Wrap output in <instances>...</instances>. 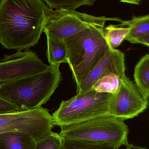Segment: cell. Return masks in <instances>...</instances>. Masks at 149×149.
I'll list each match as a JSON object with an SVG mask.
<instances>
[{"instance_id": "1", "label": "cell", "mask_w": 149, "mask_h": 149, "mask_svg": "<svg viewBox=\"0 0 149 149\" xmlns=\"http://www.w3.org/2000/svg\"><path fill=\"white\" fill-rule=\"evenodd\" d=\"M49 10L43 0H0V43L17 51L35 46Z\"/></svg>"}, {"instance_id": "2", "label": "cell", "mask_w": 149, "mask_h": 149, "mask_svg": "<svg viewBox=\"0 0 149 149\" xmlns=\"http://www.w3.org/2000/svg\"><path fill=\"white\" fill-rule=\"evenodd\" d=\"M63 80L59 66L50 65L45 70L0 85V97L18 111L41 107L48 102Z\"/></svg>"}, {"instance_id": "3", "label": "cell", "mask_w": 149, "mask_h": 149, "mask_svg": "<svg viewBox=\"0 0 149 149\" xmlns=\"http://www.w3.org/2000/svg\"><path fill=\"white\" fill-rule=\"evenodd\" d=\"M105 25L90 27L63 40L67 64L79 85L101 60L109 47L104 36Z\"/></svg>"}, {"instance_id": "4", "label": "cell", "mask_w": 149, "mask_h": 149, "mask_svg": "<svg viewBox=\"0 0 149 149\" xmlns=\"http://www.w3.org/2000/svg\"><path fill=\"white\" fill-rule=\"evenodd\" d=\"M129 129L124 121L111 115L101 116L79 124L61 127L64 139L120 147L129 145Z\"/></svg>"}, {"instance_id": "5", "label": "cell", "mask_w": 149, "mask_h": 149, "mask_svg": "<svg viewBox=\"0 0 149 149\" xmlns=\"http://www.w3.org/2000/svg\"><path fill=\"white\" fill-rule=\"evenodd\" d=\"M113 95L91 90L84 95L76 94L70 99L63 101L52 115L55 126L62 127L110 115Z\"/></svg>"}, {"instance_id": "6", "label": "cell", "mask_w": 149, "mask_h": 149, "mask_svg": "<svg viewBox=\"0 0 149 149\" xmlns=\"http://www.w3.org/2000/svg\"><path fill=\"white\" fill-rule=\"evenodd\" d=\"M122 21L118 17L95 16L75 10L50 8L43 32L55 39L64 40L90 27L105 25L108 21Z\"/></svg>"}, {"instance_id": "7", "label": "cell", "mask_w": 149, "mask_h": 149, "mask_svg": "<svg viewBox=\"0 0 149 149\" xmlns=\"http://www.w3.org/2000/svg\"><path fill=\"white\" fill-rule=\"evenodd\" d=\"M55 126L52 115L42 107L0 114V134L12 131L24 132L37 142L49 136Z\"/></svg>"}, {"instance_id": "8", "label": "cell", "mask_w": 149, "mask_h": 149, "mask_svg": "<svg viewBox=\"0 0 149 149\" xmlns=\"http://www.w3.org/2000/svg\"><path fill=\"white\" fill-rule=\"evenodd\" d=\"M121 80L120 89L113 95L109 114L124 121L143 113L147 108L148 99L142 95L135 84L127 77Z\"/></svg>"}, {"instance_id": "9", "label": "cell", "mask_w": 149, "mask_h": 149, "mask_svg": "<svg viewBox=\"0 0 149 149\" xmlns=\"http://www.w3.org/2000/svg\"><path fill=\"white\" fill-rule=\"evenodd\" d=\"M49 66L30 50L5 55L0 59V85L42 71Z\"/></svg>"}, {"instance_id": "10", "label": "cell", "mask_w": 149, "mask_h": 149, "mask_svg": "<svg viewBox=\"0 0 149 149\" xmlns=\"http://www.w3.org/2000/svg\"><path fill=\"white\" fill-rule=\"evenodd\" d=\"M125 71L124 53L119 50L109 48L86 78L76 86V94L81 95L87 93L98 80L107 75L116 74L121 79L123 78L127 77Z\"/></svg>"}, {"instance_id": "11", "label": "cell", "mask_w": 149, "mask_h": 149, "mask_svg": "<svg viewBox=\"0 0 149 149\" xmlns=\"http://www.w3.org/2000/svg\"><path fill=\"white\" fill-rule=\"evenodd\" d=\"M37 143L24 132L12 131L0 134L1 149H35Z\"/></svg>"}, {"instance_id": "12", "label": "cell", "mask_w": 149, "mask_h": 149, "mask_svg": "<svg viewBox=\"0 0 149 149\" xmlns=\"http://www.w3.org/2000/svg\"><path fill=\"white\" fill-rule=\"evenodd\" d=\"M121 26H127L130 30L125 40L134 43L136 40L149 34V14L136 17L128 21L122 20Z\"/></svg>"}, {"instance_id": "13", "label": "cell", "mask_w": 149, "mask_h": 149, "mask_svg": "<svg viewBox=\"0 0 149 149\" xmlns=\"http://www.w3.org/2000/svg\"><path fill=\"white\" fill-rule=\"evenodd\" d=\"M45 35L47 38L46 55L50 65L60 66L63 63L67 64V49L63 40Z\"/></svg>"}, {"instance_id": "14", "label": "cell", "mask_w": 149, "mask_h": 149, "mask_svg": "<svg viewBox=\"0 0 149 149\" xmlns=\"http://www.w3.org/2000/svg\"><path fill=\"white\" fill-rule=\"evenodd\" d=\"M134 78L136 85L142 95L149 98V54L143 57L134 68Z\"/></svg>"}, {"instance_id": "15", "label": "cell", "mask_w": 149, "mask_h": 149, "mask_svg": "<svg viewBox=\"0 0 149 149\" xmlns=\"http://www.w3.org/2000/svg\"><path fill=\"white\" fill-rule=\"evenodd\" d=\"M130 28L120 25L110 24L104 29V36L109 47L115 49L125 40L130 31Z\"/></svg>"}, {"instance_id": "16", "label": "cell", "mask_w": 149, "mask_h": 149, "mask_svg": "<svg viewBox=\"0 0 149 149\" xmlns=\"http://www.w3.org/2000/svg\"><path fill=\"white\" fill-rule=\"evenodd\" d=\"M121 78L118 75L111 74L98 80L93 86L91 90L97 93L115 94L121 85Z\"/></svg>"}, {"instance_id": "17", "label": "cell", "mask_w": 149, "mask_h": 149, "mask_svg": "<svg viewBox=\"0 0 149 149\" xmlns=\"http://www.w3.org/2000/svg\"><path fill=\"white\" fill-rule=\"evenodd\" d=\"M43 1L52 9L75 10L81 6H92L95 0H44Z\"/></svg>"}, {"instance_id": "18", "label": "cell", "mask_w": 149, "mask_h": 149, "mask_svg": "<svg viewBox=\"0 0 149 149\" xmlns=\"http://www.w3.org/2000/svg\"><path fill=\"white\" fill-rule=\"evenodd\" d=\"M113 145L95 144L75 140L63 139V149H119Z\"/></svg>"}, {"instance_id": "19", "label": "cell", "mask_w": 149, "mask_h": 149, "mask_svg": "<svg viewBox=\"0 0 149 149\" xmlns=\"http://www.w3.org/2000/svg\"><path fill=\"white\" fill-rule=\"evenodd\" d=\"M35 149H63V139L52 132L48 137L37 143Z\"/></svg>"}, {"instance_id": "20", "label": "cell", "mask_w": 149, "mask_h": 149, "mask_svg": "<svg viewBox=\"0 0 149 149\" xmlns=\"http://www.w3.org/2000/svg\"><path fill=\"white\" fill-rule=\"evenodd\" d=\"M17 111L18 110L16 107L0 97V114Z\"/></svg>"}, {"instance_id": "21", "label": "cell", "mask_w": 149, "mask_h": 149, "mask_svg": "<svg viewBox=\"0 0 149 149\" xmlns=\"http://www.w3.org/2000/svg\"><path fill=\"white\" fill-rule=\"evenodd\" d=\"M134 43L140 44L149 47V34L145 36L136 40Z\"/></svg>"}, {"instance_id": "22", "label": "cell", "mask_w": 149, "mask_h": 149, "mask_svg": "<svg viewBox=\"0 0 149 149\" xmlns=\"http://www.w3.org/2000/svg\"><path fill=\"white\" fill-rule=\"evenodd\" d=\"M126 149H147L146 148L143 147H138V146H135L133 144H129L127 147H126Z\"/></svg>"}, {"instance_id": "23", "label": "cell", "mask_w": 149, "mask_h": 149, "mask_svg": "<svg viewBox=\"0 0 149 149\" xmlns=\"http://www.w3.org/2000/svg\"><path fill=\"white\" fill-rule=\"evenodd\" d=\"M140 1H122L121 2H126L127 3H131V4H139L140 3Z\"/></svg>"}, {"instance_id": "24", "label": "cell", "mask_w": 149, "mask_h": 149, "mask_svg": "<svg viewBox=\"0 0 149 149\" xmlns=\"http://www.w3.org/2000/svg\"></svg>"}]
</instances>
